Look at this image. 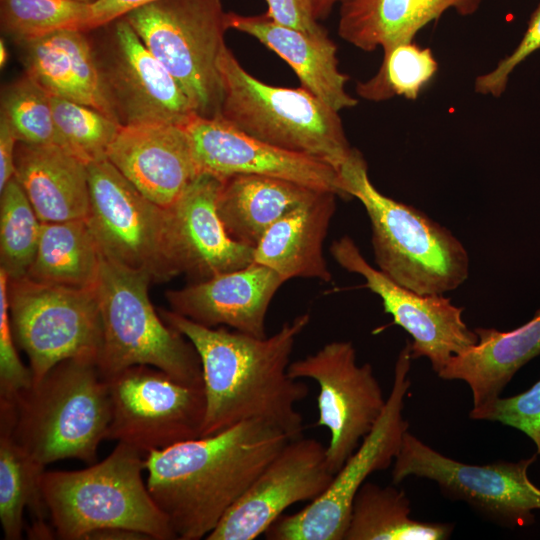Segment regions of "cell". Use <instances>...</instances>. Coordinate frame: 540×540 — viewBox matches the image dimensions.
<instances>
[{
    "label": "cell",
    "instance_id": "obj_1",
    "mask_svg": "<svg viewBox=\"0 0 540 540\" xmlns=\"http://www.w3.org/2000/svg\"><path fill=\"white\" fill-rule=\"evenodd\" d=\"M159 314L199 355L205 395L200 437L250 420L270 424L290 440L303 436V416L296 408L308 396L309 387L292 378L288 368L296 339L310 322L309 313L263 338L206 327L172 310L160 309Z\"/></svg>",
    "mask_w": 540,
    "mask_h": 540
},
{
    "label": "cell",
    "instance_id": "obj_2",
    "mask_svg": "<svg viewBox=\"0 0 540 540\" xmlns=\"http://www.w3.org/2000/svg\"><path fill=\"white\" fill-rule=\"evenodd\" d=\"M289 440L250 420L151 451L144 458L149 493L177 539H206Z\"/></svg>",
    "mask_w": 540,
    "mask_h": 540
},
{
    "label": "cell",
    "instance_id": "obj_3",
    "mask_svg": "<svg viewBox=\"0 0 540 540\" xmlns=\"http://www.w3.org/2000/svg\"><path fill=\"white\" fill-rule=\"evenodd\" d=\"M111 400L94 359L59 362L12 400H0V423L42 466L62 459L96 462L106 440Z\"/></svg>",
    "mask_w": 540,
    "mask_h": 540
},
{
    "label": "cell",
    "instance_id": "obj_4",
    "mask_svg": "<svg viewBox=\"0 0 540 540\" xmlns=\"http://www.w3.org/2000/svg\"><path fill=\"white\" fill-rule=\"evenodd\" d=\"M338 174L347 197L358 199L368 214L374 258L382 273L426 295L444 294L465 282L469 256L463 244L417 208L382 194L359 150L353 148Z\"/></svg>",
    "mask_w": 540,
    "mask_h": 540
},
{
    "label": "cell",
    "instance_id": "obj_5",
    "mask_svg": "<svg viewBox=\"0 0 540 540\" xmlns=\"http://www.w3.org/2000/svg\"><path fill=\"white\" fill-rule=\"evenodd\" d=\"M139 450L118 442L101 462L76 471H44L40 485L54 535L83 540L105 528H123L154 540H175L166 516L142 479Z\"/></svg>",
    "mask_w": 540,
    "mask_h": 540
},
{
    "label": "cell",
    "instance_id": "obj_6",
    "mask_svg": "<svg viewBox=\"0 0 540 540\" xmlns=\"http://www.w3.org/2000/svg\"><path fill=\"white\" fill-rule=\"evenodd\" d=\"M218 69L223 90L218 118L251 137L316 158L337 171L351 154L339 112L304 87L260 81L227 45Z\"/></svg>",
    "mask_w": 540,
    "mask_h": 540
},
{
    "label": "cell",
    "instance_id": "obj_7",
    "mask_svg": "<svg viewBox=\"0 0 540 540\" xmlns=\"http://www.w3.org/2000/svg\"><path fill=\"white\" fill-rule=\"evenodd\" d=\"M151 281L148 273L102 256L95 285L102 323L98 369L109 379L131 366L148 365L181 383L203 386L199 355L157 314L148 295Z\"/></svg>",
    "mask_w": 540,
    "mask_h": 540
},
{
    "label": "cell",
    "instance_id": "obj_8",
    "mask_svg": "<svg viewBox=\"0 0 540 540\" xmlns=\"http://www.w3.org/2000/svg\"><path fill=\"white\" fill-rule=\"evenodd\" d=\"M123 17L178 82L195 113L217 117L223 97L218 60L228 30L222 0H158Z\"/></svg>",
    "mask_w": 540,
    "mask_h": 540
},
{
    "label": "cell",
    "instance_id": "obj_9",
    "mask_svg": "<svg viewBox=\"0 0 540 540\" xmlns=\"http://www.w3.org/2000/svg\"><path fill=\"white\" fill-rule=\"evenodd\" d=\"M87 169V222L102 256L157 282L181 274L169 209L145 197L108 159Z\"/></svg>",
    "mask_w": 540,
    "mask_h": 540
},
{
    "label": "cell",
    "instance_id": "obj_10",
    "mask_svg": "<svg viewBox=\"0 0 540 540\" xmlns=\"http://www.w3.org/2000/svg\"><path fill=\"white\" fill-rule=\"evenodd\" d=\"M411 342L400 351L385 408L355 452L334 474L326 491L294 514L281 515L265 532L268 540H344L354 498L369 475L388 469L409 423L403 417L411 386Z\"/></svg>",
    "mask_w": 540,
    "mask_h": 540
},
{
    "label": "cell",
    "instance_id": "obj_11",
    "mask_svg": "<svg viewBox=\"0 0 540 540\" xmlns=\"http://www.w3.org/2000/svg\"><path fill=\"white\" fill-rule=\"evenodd\" d=\"M8 302L14 341L29 359L33 384L59 362H97L102 323L95 287L71 288L9 279Z\"/></svg>",
    "mask_w": 540,
    "mask_h": 540
},
{
    "label": "cell",
    "instance_id": "obj_12",
    "mask_svg": "<svg viewBox=\"0 0 540 540\" xmlns=\"http://www.w3.org/2000/svg\"><path fill=\"white\" fill-rule=\"evenodd\" d=\"M537 455L518 462L498 461L474 465L434 450L407 431L392 468V483L409 476L435 482L448 498L463 501L475 512L506 527L525 526L540 510V489L527 471Z\"/></svg>",
    "mask_w": 540,
    "mask_h": 540
},
{
    "label": "cell",
    "instance_id": "obj_13",
    "mask_svg": "<svg viewBox=\"0 0 540 540\" xmlns=\"http://www.w3.org/2000/svg\"><path fill=\"white\" fill-rule=\"evenodd\" d=\"M106 381L111 400L106 440L125 443L146 456L200 437L203 386L181 383L148 365L131 366Z\"/></svg>",
    "mask_w": 540,
    "mask_h": 540
},
{
    "label": "cell",
    "instance_id": "obj_14",
    "mask_svg": "<svg viewBox=\"0 0 540 540\" xmlns=\"http://www.w3.org/2000/svg\"><path fill=\"white\" fill-rule=\"evenodd\" d=\"M289 375L319 386L316 426L330 433L326 462L334 475L380 418L387 399L369 363L357 364L350 341H332L290 363Z\"/></svg>",
    "mask_w": 540,
    "mask_h": 540
},
{
    "label": "cell",
    "instance_id": "obj_15",
    "mask_svg": "<svg viewBox=\"0 0 540 540\" xmlns=\"http://www.w3.org/2000/svg\"><path fill=\"white\" fill-rule=\"evenodd\" d=\"M330 252L342 268L363 277L366 287L381 298L393 323L412 337V360L427 358L438 374L453 355L477 343V334L463 320V308L450 298L419 294L395 283L372 267L348 236L335 240Z\"/></svg>",
    "mask_w": 540,
    "mask_h": 540
},
{
    "label": "cell",
    "instance_id": "obj_16",
    "mask_svg": "<svg viewBox=\"0 0 540 540\" xmlns=\"http://www.w3.org/2000/svg\"><path fill=\"white\" fill-rule=\"evenodd\" d=\"M96 52L106 95L121 125L185 124L197 115L182 88L124 18Z\"/></svg>",
    "mask_w": 540,
    "mask_h": 540
},
{
    "label": "cell",
    "instance_id": "obj_17",
    "mask_svg": "<svg viewBox=\"0 0 540 540\" xmlns=\"http://www.w3.org/2000/svg\"><path fill=\"white\" fill-rule=\"evenodd\" d=\"M325 450L314 438L289 440L206 539L254 540L291 505L320 497L334 476Z\"/></svg>",
    "mask_w": 540,
    "mask_h": 540
},
{
    "label": "cell",
    "instance_id": "obj_18",
    "mask_svg": "<svg viewBox=\"0 0 540 540\" xmlns=\"http://www.w3.org/2000/svg\"><path fill=\"white\" fill-rule=\"evenodd\" d=\"M199 173L218 178L262 175L348 198L338 171L316 158L251 137L218 117L194 115L185 124Z\"/></svg>",
    "mask_w": 540,
    "mask_h": 540
},
{
    "label": "cell",
    "instance_id": "obj_19",
    "mask_svg": "<svg viewBox=\"0 0 540 540\" xmlns=\"http://www.w3.org/2000/svg\"><path fill=\"white\" fill-rule=\"evenodd\" d=\"M107 159L145 197L169 208L200 174L184 124L122 125Z\"/></svg>",
    "mask_w": 540,
    "mask_h": 540
},
{
    "label": "cell",
    "instance_id": "obj_20",
    "mask_svg": "<svg viewBox=\"0 0 540 540\" xmlns=\"http://www.w3.org/2000/svg\"><path fill=\"white\" fill-rule=\"evenodd\" d=\"M286 280L272 269L252 262L238 270L166 292L172 311L206 327L266 337L269 305Z\"/></svg>",
    "mask_w": 540,
    "mask_h": 540
},
{
    "label": "cell",
    "instance_id": "obj_21",
    "mask_svg": "<svg viewBox=\"0 0 540 540\" xmlns=\"http://www.w3.org/2000/svg\"><path fill=\"white\" fill-rule=\"evenodd\" d=\"M222 179L199 174L168 208L182 273L191 283L241 269L253 262L254 248L233 240L217 211Z\"/></svg>",
    "mask_w": 540,
    "mask_h": 540
},
{
    "label": "cell",
    "instance_id": "obj_22",
    "mask_svg": "<svg viewBox=\"0 0 540 540\" xmlns=\"http://www.w3.org/2000/svg\"><path fill=\"white\" fill-rule=\"evenodd\" d=\"M227 27L256 38L281 57L295 72L301 86L340 112L358 104L346 90L347 74L338 67L337 47L326 30L308 33L279 24L267 14L227 12Z\"/></svg>",
    "mask_w": 540,
    "mask_h": 540
},
{
    "label": "cell",
    "instance_id": "obj_23",
    "mask_svg": "<svg viewBox=\"0 0 540 540\" xmlns=\"http://www.w3.org/2000/svg\"><path fill=\"white\" fill-rule=\"evenodd\" d=\"M20 47L25 74L49 95L90 106L119 122L85 32L58 31Z\"/></svg>",
    "mask_w": 540,
    "mask_h": 540
},
{
    "label": "cell",
    "instance_id": "obj_24",
    "mask_svg": "<svg viewBox=\"0 0 540 540\" xmlns=\"http://www.w3.org/2000/svg\"><path fill=\"white\" fill-rule=\"evenodd\" d=\"M15 177L42 223L87 219V164L57 145L18 142Z\"/></svg>",
    "mask_w": 540,
    "mask_h": 540
},
{
    "label": "cell",
    "instance_id": "obj_25",
    "mask_svg": "<svg viewBox=\"0 0 540 540\" xmlns=\"http://www.w3.org/2000/svg\"><path fill=\"white\" fill-rule=\"evenodd\" d=\"M336 197L331 192H318L276 221L254 247L253 262L272 269L286 281H331L323 243L335 213Z\"/></svg>",
    "mask_w": 540,
    "mask_h": 540
},
{
    "label": "cell",
    "instance_id": "obj_26",
    "mask_svg": "<svg viewBox=\"0 0 540 540\" xmlns=\"http://www.w3.org/2000/svg\"><path fill=\"white\" fill-rule=\"evenodd\" d=\"M474 331L477 343L453 355L437 375L464 381L471 389L473 408H477L500 397L514 374L540 354V309L512 331L484 327Z\"/></svg>",
    "mask_w": 540,
    "mask_h": 540
},
{
    "label": "cell",
    "instance_id": "obj_27",
    "mask_svg": "<svg viewBox=\"0 0 540 540\" xmlns=\"http://www.w3.org/2000/svg\"><path fill=\"white\" fill-rule=\"evenodd\" d=\"M483 0H346L340 4L339 36L365 52L415 40L417 33L449 9L477 12Z\"/></svg>",
    "mask_w": 540,
    "mask_h": 540
},
{
    "label": "cell",
    "instance_id": "obj_28",
    "mask_svg": "<svg viewBox=\"0 0 540 540\" xmlns=\"http://www.w3.org/2000/svg\"><path fill=\"white\" fill-rule=\"evenodd\" d=\"M318 192L280 178L233 175L222 179L217 211L229 236L254 248L276 221Z\"/></svg>",
    "mask_w": 540,
    "mask_h": 540
},
{
    "label": "cell",
    "instance_id": "obj_29",
    "mask_svg": "<svg viewBox=\"0 0 540 540\" xmlns=\"http://www.w3.org/2000/svg\"><path fill=\"white\" fill-rule=\"evenodd\" d=\"M102 254L87 219L41 225L37 252L26 277L43 284L95 287Z\"/></svg>",
    "mask_w": 540,
    "mask_h": 540
},
{
    "label": "cell",
    "instance_id": "obj_30",
    "mask_svg": "<svg viewBox=\"0 0 540 540\" xmlns=\"http://www.w3.org/2000/svg\"><path fill=\"white\" fill-rule=\"evenodd\" d=\"M44 468L19 445L9 427L0 423V521L6 540L22 538L25 508L33 516L31 536L37 539L55 536L46 523L49 516L40 485Z\"/></svg>",
    "mask_w": 540,
    "mask_h": 540
},
{
    "label": "cell",
    "instance_id": "obj_31",
    "mask_svg": "<svg viewBox=\"0 0 540 540\" xmlns=\"http://www.w3.org/2000/svg\"><path fill=\"white\" fill-rule=\"evenodd\" d=\"M410 500L403 490L365 482L351 509L344 540H446L450 523L422 522L410 517Z\"/></svg>",
    "mask_w": 540,
    "mask_h": 540
},
{
    "label": "cell",
    "instance_id": "obj_32",
    "mask_svg": "<svg viewBox=\"0 0 540 540\" xmlns=\"http://www.w3.org/2000/svg\"><path fill=\"white\" fill-rule=\"evenodd\" d=\"M438 71L430 48L414 41L399 43L383 51L377 73L356 86L357 94L369 101H385L394 96L416 100Z\"/></svg>",
    "mask_w": 540,
    "mask_h": 540
},
{
    "label": "cell",
    "instance_id": "obj_33",
    "mask_svg": "<svg viewBox=\"0 0 540 540\" xmlns=\"http://www.w3.org/2000/svg\"><path fill=\"white\" fill-rule=\"evenodd\" d=\"M2 31L18 45L64 30L89 31L91 3L80 0H0Z\"/></svg>",
    "mask_w": 540,
    "mask_h": 540
},
{
    "label": "cell",
    "instance_id": "obj_34",
    "mask_svg": "<svg viewBox=\"0 0 540 540\" xmlns=\"http://www.w3.org/2000/svg\"><path fill=\"white\" fill-rule=\"evenodd\" d=\"M0 192V269L19 279L33 263L42 222L15 176Z\"/></svg>",
    "mask_w": 540,
    "mask_h": 540
},
{
    "label": "cell",
    "instance_id": "obj_35",
    "mask_svg": "<svg viewBox=\"0 0 540 540\" xmlns=\"http://www.w3.org/2000/svg\"><path fill=\"white\" fill-rule=\"evenodd\" d=\"M59 146L85 164L107 159L122 125L84 104L50 95Z\"/></svg>",
    "mask_w": 540,
    "mask_h": 540
},
{
    "label": "cell",
    "instance_id": "obj_36",
    "mask_svg": "<svg viewBox=\"0 0 540 540\" xmlns=\"http://www.w3.org/2000/svg\"><path fill=\"white\" fill-rule=\"evenodd\" d=\"M1 113L10 121L19 142L59 146L50 95L27 74L4 87Z\"/></svg>",
    "mask_w": 540,
    "mask_h": 540
},
{
    "label": "cell",
    "instance_id": "obj_37",
    "mask_svg": "<svg viewBox=\"0 0 540 540\" xmlns=\"http://www.w3.org/2000/svg\"><path fill=\"white\" fill-rule=\"evenodd\" d=\"M469 416L474 420L500 422L520 430L534 442L540 455V380L523 393L498 397L472 408Z\"/></svg>",
    "mask_w": 540,
    "mask_h": 540
},
{
    "label": "cell",
    "instance_id": "obj_38",
    "mask_svg": "<svg viewBox=\"0 0 540 540\" xmlns=\"http://www.w3.org/2000/svg\"><path fill=\"white\" fill-rule=\"evenodd\" d=\"M9 277L0 269V400H12L32 386L33 374L20 360L9 315Z\"/></svg>",
    "mask_w": 540,
    "mask_h": 540
},
{
    "label": "cell",
    "instance_id": "obj_39",
    "mask_svg": "<svg viewBox=\"0 0 540 540\" xmlns=\"http://www.w3.org/2000/svg\"><path fill=\"white\" fill-rule=\"evenodd\" d=\"M540 49V2L530 16L525 33L516 48L501 59L489 72L476 77V93L500 97L506 90L514 69L532 53Z\"/></svg>",
    "mask_w": 540,
    "mask_h": 540
},
{
    "label": "cell",
    "instance_id": "obj_40",
    "mask_svg": "<svg viewBox=\"0 0 540 540\" xmlns=\"http://www.w3.org/2000/svg\"><path fill=\"white\" fill-rule=\"evenodd\" d=\"M267 16L275 22L308 33L324 31L314 18L312 0H266Z\"/></svg>",
    "mask_w": 540,
    "mask_h": 540
},
{
    "label": "cell",
    "instance_id": "obj_41",
    "mask_svg": "<svg viewBox=\"0 0 540 540\" xmlns=\"http://www.w3.org/2000/svg\"><path fill=\"white\" fill-rule=\"evenodd\" d=\"M158 0H94L91 3L89 30L122 18L130 11Z\"/></svg>",
    "mask_w": 540,
    "mask_h": 540
},
{
    "label": "cell",
    "instance_id": "obj_42",
    "mask_svg": "<svg viewBox=\"0 0 540 540\" xmlns=\"http://www.w3.org/2000/svg\"><path fill=\"white\" fill-rule=\"evenodd\" d=\"M19 142L10 121L0 115V191L15 176V154Z\"/></svg>",
    "mask_w": 540,
    "mask_h": 540
},
{
    "label": "cell",
    "instance_id": "obj_43",
    "mask_svg": "<svg viewBox=\"0 0 540 540\" xmlns=\"http://www.w3.org/2000/svg\"><path fill=\"white\" fill-rule=\"evenodd\" d=\"M85 539H108V540H143L150 539L143 533L123 529V528H105L95 530L89 533Z\"/></svg>",
    "mask_w": 540,
    "mask_h": 540
},
{
    "label": "cell",
    "instance_id": "obj_44",
    "mask_svg": "<svg viewBox=\"0 0 540 540\" xmlns=\"http://www.w3.org/2000/svg\"><path fill=\"white\" fill-rule=\"evenodd\" d=\"M346 0H312V12L314 18L319 21L326 18L336 4Z\"/></svg>",
    "mask_w": 540,
    "mask_h": 540
},
{
    "label": "cell",
    "instance_id": "obj_45",
    "mask_svg": "<svg viewBox=\"0 0 540 540\" xmlns=\"http://www.w3.org/2000/svg\"><path fill=\"white\" fill-rule=\"evenodd\" d=\"M7 59H8V50H7V47L3 38H1L0 40V66L1 68H3L6 65Z\"/></svg>",
    "mask_w": 540,
    "mask_h": 540
},
{
    "label": "cell",
    "instance_id": "obj_46",
    "mask_svg": "<svg viewBox=\"0 0 540 540\" xmlns=\"http://www.w3.org/2000/svg\"><path fill=\"white\" fill-rule=\"evenodd\" d=\"M80 1H84V2H88V3H92L94 0H80Z\"/></svg>",
    "mask_w": 540,
    "mask_h": 540
}]
</instances>
